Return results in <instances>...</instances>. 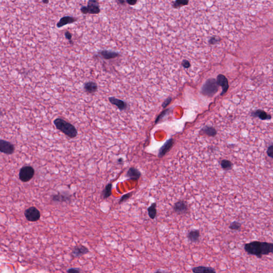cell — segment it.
<instances>
[{
    "instance_id": "obj_1",
    "label": "cell",
    "mask_w": 273,
    "mask_h": 273,
    "mask_svg": "<svg viewBox=\"0 0 273 273\" xmlns=\"http://www.w3.org/2000/svg\"><path fill=\"white\" fill-rule=\"evenodd\" d=\"M244 250L248 254L261 258L263 255H268L273 252V244L266 242L253 241L244 245Z\"/></svg>"
},
{
    "instance_id": "obj_2",
    "label": "cell",
    "mask_w": 273,
    "mask_h": 273,
    "mask_svg": "<svg viewBox=\"0 0 273 273\" xmlns=\"http://www.w3.org/2000/svg\"><path fill=\"white\" fill-rule=\"evenodd\" d=\"M57 129L62 132L70 138H74L77 135V131L74 125L61 118H57L53 121Z\"/></svg>"
},
{
    "instance_id": "obj_3",
    "label": "cell",
    "mask_w": 273,
    "mask_h": 273,
    "mask_svg": "<svg viewBox=\"0 0 273 273\" xmlns=\"http://www.w3.org/2000/svg\"><path fill=\"white\" fill-rule=\"evenodd\" d=\"M35 171L33 167L24 166L20 170L19 173V179L24 183L29 182L33 178Z\"/></svg>"
},
{
    "instance_id": "obj_4",
    "label": "cell",
    "mask_w": 273,
    "mask_h": 273,
    "mask_svg": "<svg viewBox=\"0 0 273 273\" xmlns=\"http://www.w3.org/2000/svg\"><path fill=\"white\" fill-rule=\"evenodd\" d=\"M25 217L28 221L30 222H36L40 219L41 213L38 208L31 206L27 208L25 211Z\"/></svg>"
},
{
    "instance_id": "obj_5",
    "label": "cell",
    "mask_w": 273,
    "mask_h": 273,
    "mask_svg": "<svg viewBox=\"0 0 273 273\" xmlns=\"http://www.w3.org/2000/svg\"><path fill=\"white\" fill-rule=\"evenodd\" d=\"M15 150V146L13 144L6 140L0 139V152L10 155L14 153Z\"/></svg>"
},
{
    "instance_id": "obj_6",
    "label": "cell",
    "mask_w": 273,
    "mask_h": 273,
    "mask_svg": "<svg viewBox=\"0 0 273 273\" xmlns=\"http://www.w3.org/2000/svg\"><path fill=\"white\" fill-rule=\"evenodd\" d=\"M173 210L178 215L186 213L188 211L187 204L184 201H178L173 205Z\"/></svg>"
},
{
    "instance_id": "obj_7",
    "label": "cell",
    "mask_w": 273,
    "mask_h": 273,
    "mask_svg": "<svg viewBox=\"0 0 273 273\" xmlns=\"http://www.w3.org/2000/svg\"><path fill=\"white\" fill-rule=\"evenodd\" d=\"M87 7L90 14L96 15L100 13V6L97 0H89Z\"/></svg>"
},
{
    "instance_id": "obj_8",
    "label": "cell",
    "mask_w": 273,
    "mask_h": 273,
    "mask_svg": "<svg viewBox=\"0 0 273 273\" xmlns=\"http://www.w3.org/2000/svg\"><path fill=\"white\" fill-rule=\"evenodd\" d=\"M88 252L89 249L86 248V246L82 245H79L74 248L72 252V254L75 257H80L87 254Z\"/></svg>"
},
{
    "instance_id": "obj_9",
    "label": "cell",
    "mask_w": 273,
    "mask_h": 273,
    "mask_svg": "<svg viewBox=\"0 0 273 273\" xmlns=\"http://www.w3.org/2000/svg\"><path fill=\"white\" fill-rule=\"evenodd\" d=\"M98 54L102 57V58L105 59H112L115 58L117 57L120 56V54L118 52H114L113 51L110 50H102L98 52Z\"/></svg>"
},
{
    "instance_id": "obj_10",
    "label": "cell",
    "mask_w": 273,
    "mask_h": 273,
    "mask_svg": "<svg viewBox=\"0 0 273 273\" xmlns=\"http://www.w3.org/2000/svg\"><path fill=\"white\" fill-rule=\"evenodd\" d=\"M142 173L139 170L134 167L130 168L127 173V177L130 179L138 180L141 177Z\"/></svg>"
},
{
    "instance_id": "obj_11",
    "label": "cell",
    "mask_w": 273,
    "mask_h": 273,
    "mask_svg": "<svg viewBox=\"0 0 273 273\" xmlns=\"http://www.w3.org/2000/svg\"><path fill=\"white\" fill-rule=\"evenodd\" d=\"M77 18H76L75 17H72V16H64L62 17L60 20L58 21V23L57 24V27L58 28H61V27L64 26L68 24H71L72 23H74L77 20Z\"/></svg>"
},
{
    "instance_id": "obj_12",
    "label": "cell",
    "mask_w": 273,
    "mask_h": 273,
    "mask_svg": "<svg viewBox=\"0 0 273 273\" xmlns=\"http://www.w3.org/2000/svg\"><path fill=\"white\" fill-rule=\"evenodd\" d=\"M109 100L111 104L117 107V108L119 109H120L121 111L125 110V109L127 108V103L123 100H120L119 99L114 98V97H109Z\"/></svg>"
},
{
    "instance_id": "obj_13",
    "label": "cell",
    "mask_w": 273,
    "mask_h": 273,
    "mask_svg": "<svg viewBox=\"0 0 273 273\" xmlns=\"http://www.w3.org/2000/svg\"><path fill=\"white\" fill-rule=\"evenodd\" d=\"M84 89L88 94H94L97 91L98 86L94 82H88L84 84Z\"/></svg>"
},
{
    "instance_id": "obj_14",
    "label": "cell",
    "mask_w": 273,
    "mask_h": 273,
    "mask_svg": "<svg viewBox=\"0 0 273 273\" xmlns=\"http://www.w3.org/2000/svg\"><path fill=\"white\" fill-rule=\"evenodd\" d=\"M200 232L198 229H193L188 234L187 238L192 242L196 243L200 240Z\"/></svg>"
},
{
    "instance_id": "obj_15",
    "label": "cell",
    "mask_w": 273,
    "mask_h": 273,
    "mask_svg": "<svg viewBox=\"0 0 273 273\" xmlns=\"http://www.w3.org/2000/svg\"><path fill=\"white\" fill-rule=\"evenodd\" d=\"M192 271L195 273H216V271L214 268L205 266L194 267L192 268Z\"/></svg>"
},
{
    "instance_id": "obj_16",
    "label": "cell",
    "mask_w": 273,
    "mask_h": 273,
    "mask_svg": "<svg viewBox=\"0 0 273 273\" xmlns=\"http://www.w3.org/2000/svg\"><path fill=\"white\" fill-rule=\"evenodd\" d=\"M219 163H220V165L221 166V168L224 170H226V171L231 170L233 168V163L231 160H229L228 159H222L220 160Z\"/></svg>"
},
{
    "instance_id": "obj_17",
    "label": "cell",
    "mask_w": 273,
    "mask_h": 273,
    "mask_svg": "<svg viewBox=\"0 0 273 273\" xmlns=\"http://www.w3.org/2000/svg\"><path fill=\"white\" fill-rule=\"evenodd\" d=\"M148 214L150 219H154L157 216V203H153L149 208H147Z\"/></svg>"
},
{
    "instance_id": "obj_18",
    "label": "cell",
    "mask_w": 273,
    "mask_h": 273,
    "mask_svg": "<svg viewBox=\"0 0 273 273\" xmlns=\"http://www.w3.org/2000/svg\"><path fill=\"white\" fill-rule=\"evenodd\" d=\"M52 200L56 202H66L70 200V196L64 194H57L52 196Z\"/></svg>"
},
{
    "instance_id": "obj_19",
    "label": "cell",
    "mask_w": 273,
    "mask_h": 273,
    "mask_svg": "<svg viewBox=\"0 0 273 273\" xmlns=\"http://www.w3.org/2000/svg\"><path fill=\"white\" fill-rule=\"evenodd\" d=\"M112 184L109 183L105 187L102 192V196L104 199L109 198L112 195Z\"/></svg>"
},
{
    "instance_id": "obj_20",
    "label": "cell",
    "mask_w": 273,
    "mask_h": 273,
    "mask_svg": "<svg viewBox=\"0 0 273 273\" xmlns=\"http://www.w3.org/2000/svg\"><path fill=\"white\" fill-rule=\"evenodd\" d=\"M242 224L237 221H234L229 225V229L233 231H240L241 229Z\"/></svg>"
},
{
    "instance_id": "obj_21",
    "label": "cell",
    "mask_w": 273,
    "mask_h": 273,
    "mask_svg": "<svg viewBox=\"0 0 273 273\" xmlns=\"http://www.w3.org/2000/svg\"><path fill=\"white\" fill-rule=\"evenodd\" d=\"M188 3V0H176L173 3V8H178L182 6H185Z\"/></svg>"
},
{
    "instance_id": "obj_22",
    "label": "cell",
    "mask_w": 273,
    "mask_h": 273,
    "mask_svg": "<svg viewBox=\"0 0 273 273\" xmlns=\"http://www.w3.org/2000/svg\"><path fill=\"white\" fill-rule=\"evenodd\" d=\"M132 194H133V192H130V193H127V194L123 195V196L121 197V198H120V201H119V204H121L122 203L126 201H127L128 199H129L130 198V197L132 196Z\"/></svg>"
},
{
    "instance_id": "obj_23",
    "label": "cell",
    "mask_w": 273,
    "mask_h": 273,
    "mask_svg": "<svg viewBox=\"0 0 273 273\" xmlns=\"http://www.w3.org/2000/svg\"><path fill=\"white\" fill-rule=\"evenodd\" d=\"M81 271L78 268H69L67 271V273H78L81 272Z\"/></svg>"
},
{
    "instance_id": "obj_24",
    "label": "cell",
    "mask_w": 273,
    "mask_h": 273,
    "mask_svg": "<svg viewBox=\"0 0 273 273\" xmlns=\"http://www.w3.org/2000/svg\"><path fill=\"white\" fill-rule=\"evenodd\" d=\"M65 36L67 40H68L69 41L70 43H73V42L72 41V34H71L70 32H69V31H66V32H65Z\"/></svg>"
},
{
    "instance_id": "obj_25",
    "label": "cell",
    "mask_w": 273,
    "mask_h": 273,
    "mask_svg": "<svg viewBox=\"0 0 273 273\" xmlns=\"http://www.w3.org/2000/svg\"><path fill=\"white\" fill-rule=\"evenodd\" d=\"M219 40H218L217 38H216L215 37H213V38L210 39V40L209 41V43L211 44V45H214V44H216L218 42H219Z\"/></svg>"
},
{
    "instance_id": "obj_26",
    "label": "cell",
    "mask_w": 273,
    "mask_h": 273,
    "mask_svg": "<svg viewBox=\"0 0 273 273\" xmlns=\"http://www.w3.org/2000/svg\"><path fill=\"white\" fill-rule=\"evenodd\" d=\"M81 11L83 14L86 15L89 13V11H88V8L87 6H82L81 8Z\"/></svg>"
},
{
    "instance_id": "obj_27",
    "label": "cell",
    "mask_w": 273,
    "mask_h": 273,
    "mask_svg": "<svg viewBox=\"0 0 273 273\" xmlns=\"http://www.w3.org/2000/svg\"><path fill=\"white\" fill-rule=\"evenodd\" d=\"M125 1L130 6H135L137 3V0H125Z\"/></svg>"
},
{
    "instance_id": "obj_28",
    "label": "cell",
    "mask_w": 273,
    "mask_h": 273,
    "mask_svg": "<svg viewBox=\"0 0 273 273\" xmlns=\"http://www.w3.org/2000/svg\"><path fill=\"white\" fill-rule=\"evenodd\" d=\"M117 1L120 4H124L126 2L125 0H117Z\"/></svg>"
},
{
    "instance_id": "obj_29",
    "label": "cell",
    "mask_w": 273,
    "mask_h": 273,
    "mask_svg": "<svg viewBox=\"0 0 273 273\" xmlns=\"http://www.w3.org/2000/svg\"><path fill=\"white\" fill-rule=\"evenodd\" d=\"M42 2L44 4H48L49 2V0H42Z\"/></svg>"
},
{
    "instance_id": "obj_30",
    "label": "cell",
    "mask_w": 273,
    "mask_h": 273,
    "mask_svg": "<svg viewBox=\"0 0 273 273\" xmlns=\"http://www.w3.org/2000/svg\"><path fill=\"white\" fill-rule=\"evenodd\" d=\"M118 162H119V163H120L123 162V159H122V158L119 159V160H118Z\"/></svg>"
}]
</instances>
